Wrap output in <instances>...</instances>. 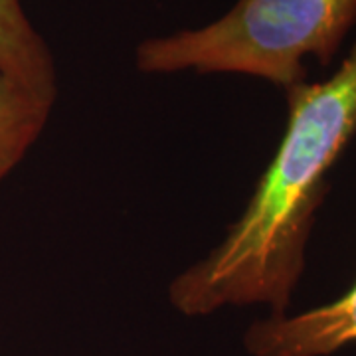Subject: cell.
<instances>
[{
    "label": "cell",
    "mask_w": 356,
    "mask_h": 356,
    "mask_svg": "<svg viewBox=\"0 0 356 356\" xmlns=\"http://www.w3.org/2000/svg\"><path fill=\"white\" fill-rule=\"evenodd\" d=\"M285 95V133L243 214L170 283V303L184 315L264 303L281 317L291 303L329 175L356 137V44L331 77L295 83Z\"/></svg>",
    "instance_id": "cell-1"
},
{
    "label": "cell",
    "mask_w": 356,
    "mask_h": 356,
    "mask_svg": "<svg viewBox=\"0 0 356 356\" xmlns=\"http://www.w3.org/2000/svg\"><path fill=\"white\" fill-rule=\"evenodd\" d=\"M356 24V0H238L212 24L145 40V74H242L289 89L305 81V58L329 65Z\"/></svg>",
    "instance_id": "cell-2"
},
{
    "label": "cell",
    "mask_w": 356,
    "mask_h": 356,
    "mask_svg": "<svg viewBox=\"0 0 356 356\" xmlns=\"http://www.w3.org/2000/svg\"><path fill=\"white\" fill-rule=\"evenodd\" d=\"M356 343V283L341 299L293 317H269L250 327L254 356H329Z\"/></svg>",
    "instance_id": "cell-3"
},
{
    "label": "cell",
    "mask_w": 356,
    "mask_h": 356,
    "mask_svg": "<svg viewBox=\"0 0 356 356\" xmlns=\"http://www.w3.org/2000/svg\"><path fill=\"white\" fill-rule=\"evenodd\" d=\"M0 72L44 102L58 93L56 64L48 44L32 26L22 0H0Z\"/></svg>",
    "instance_id": "cell-4"
},
{
    "label": "cell",
    "mask_w": 356,
    "mask_h": 356,
    "mask_svg": "<svg viewBox=\"0 0 356 356\" xmlns=\"http://www.w3.org/2000/svg\"><path fill=\"white\" fill-rule=\"evenodd\" d=\"M51 105L0 72V182L36 143L48 123Z\"/></svg>",
    "instance_id": "cell-5"
}]
</instances>
